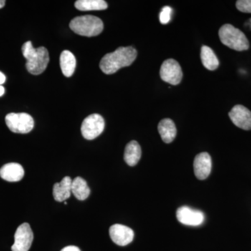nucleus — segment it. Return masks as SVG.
Instances as JSON below:
<instances>
[{
    "mask_svg": "<svg viewBox=\"0 0 251 251\" xmlns=\"http://www.w3.org/2000/svg\"><path fill=\"white\" fill-rule=\"evenodd\" d=\"M137 55L138 52L131 46L120 47L114 52L105 54L100 60L99 67L104 74L111 75L121 68L131 65Z\"/></svg>",
    "mask_w": 251,
    "mask_h": 251,
    "instance_id": "nucleus-1",
    "label": "nucleus"
},
{
    "mask_svg": "<svg viewBox=\"0 0 251 251\" xmlns=\"http://www.w3.org/2000/svg\"><path fill=\"white\" fill-rule=\"evenodd\" d=\"M22 52L27 60L26 68L32 75H39L46 70L50 61L49 53L45 47L34 49L31 41L22 46Z\"/></svg>",
    "mask_w": 251,
    "mask_h": 251,
    "instance_id": "nucleus-2",
    "label": "nucleus"
},
{
    "mask_svg": "<svg viewBox=\"0 0 251 251\" xmlns=\"http://www.w3.org/2000/svg\"><path fill=\"white\" fill-rule=\"evenodd\" d=\"M71 29L78 35L92 37L100 34L103 29V21L97 16H78L69 24Z\"/></svg>",
    "mask_w": 251,
    "mask_h": 251,
    "instance_id": "nucleus-3",
    "label": "nucleus"
},
{
    "mask_svg": "<svg viewBox=\"0 0 251 251\" xmlns=\"http://www.w3.org/2000/svg\"><path fill=\"white\" fill-rule=\"evenodd\" d=\"M219 38L221 42L229 49L237 51L247 50L249 49V42L247 36L230 24H226L220 28Z\"/></svg>",
    "mask_w": 251,
    "mask_h": 251,
    "instance_id": "nucleus-4",
    "label": "nucleus"
},
{
    "mask_svg": "<svg viewBox=\"0 0 251 251\" xmlns=\"http://www.w3.org/2000/svg\"><path fill=\"white\" fill-rule=\"evenodd\" d=\"M8 128L16 133H29L34 128L32 117L27 113H9L5 117Z\"/></svg>",
    "mask_w": 251,
    "mask_h": 251,
    "instance_id": "nucleus-5",
    "label": "nucleus"
},
{
    "mask_svg": "<svg viewBox=\"0 0 251 251\" xmlns=\"http://www.w3.org/2000/svg\"><path fill=\"white\" fill-rule=\"evenodd\" d=\"M105 128V121L101 115L92 114L82 122L81 126V133L85 139H95L103 133Z\"/></svg>",
    "mask_w": 251,
    "mask_h": 251,
    "instance_id": "nucleus-6",
    "label": "nucleus"
},
{
    "mask_svg": "<svg viewBox=\"0 0 251 251\" xmlns=\"http://www.w3.org/2000/svg\"><path fill=\"white\" fill-rule=\"evenodd\" d=\"M160 75L165 82L177 85L182 80L183 73L179 63L175 59H168L162 64Z\"/></svg>",
    "mask_w": 251,
    "mask_h": 251,
    "instance_id": "nucleus-7",
    "label": "nucleus"
},
{
    "mask_svg": "<svg viewBox=\"0 0 251 251\" xmlns=\"http://www.w3.org/2000/svg\"><path fill=\"white\" fill-rule=\"evenodd\" d=\"M14 239V245L11 247L12 251H29L34 239V234L29 224L25 223L21 225L16 229Z\"/></svg>",
    "mask_w": 251,
    "mask_h": 251,
    "instance_id": "nucleus-8",
    "label": "nucleus"
},
{
    "mask_svg": "<svg viewBox=\"0 0 251 251\" xmlns=\"http://www.w3.org/2000/svg\"><path fill=\"white\" fill-rule=\"evenodd\" d=\"M176 218L181 224L189 226H201L204 221V215L202 211L187 206H181L177 209Z\"/></svg>",
    "mask_w": 251,
    "mask_h": 251,
    "instance_id": "nucleus-9",
    "label": "nucleus"
},
{
    "mask_svg": "<svg viewBox=\"0 0 251 251\" xmlns=\"http://www.w3.org/2000/svg\"><path fill=\"white\" fill-rule=\"evenodd\" d=\"M112 242L117 245L125 247L133 242L134 232L133 229L121 224H115L109 229Z\"/></svg>",
    "mask_w": 251,
    "mask_h": 251,
    "instance_id": "nucleus-10",
    "label": "nucleus"
},
{
    "mask_svg": "<svg viewBox=\"0 0 251 251\" xmlns=\"http://www.w3.org/2000/svg\"><path fill=\"white\" fill-rule=\"evenodd\" d=\"M229 117L236 126L251 130V112L244 105H237L229 112Z\"/></svg>",
    "mask_w": 251,
    "mask_h": 251,
    "instance_id": "nucleus-11",
    "label": "nucleus"
},
{
    "mask_svg": "<svg viewBox=\"0 0 251 251\" xmlns=\"http://www.w3.org/2000/svg\"><path fill=\"white\" fill-rule=\"evenodd\" d=\"M193 168H194L195 175L198 179H206L210 175L211 168H212L210 155L206 152L198 154L195 158Z\"/></svg>",
    "mask_w": 251,
    "mask_h": 251,
    "instance_id": "nucleus-12",
    "label": "nucleus"
},
{
    "mask_svg": "<svg viewBox=\"0 0 251 251\" xmlns=\"http://www.w3.org/2000/svg\"><path fill=\"white\" fill-rule=\"evenodd\" d=\"M24 175L25 171L22 166L16 163H7L0 169V176L5 181L10 182L21 181Z\"/></svg>",
    "mask_w": 251,
    "mask_h": 251,
    "instance_id": "nucleus-13",
    "label": "nucleus"
},
{
    "mask_svg": "<svg viewBox=\"0 0 251 251\" xmlns=\"http://www.w3.org/2000/svg\"><path fill=\"white\" fill-rule=\"evenodd\" d=\"M72 179L70 176L63 178L60 182L54 184L53 196L54 200L57 202H64L68 199L72 194Z\"/></svg>",
    "mask_w": 251,
    "mask_h": 251,
    "instance_id": "nucleus-14",
    "label": "nucleus"
},
{
    "mask_svg": "<svg viewBox=\"0 0 251 251\" xmlns=\"http://www.w3.org/2000/svg\"><path fill=\"white\" fill-rule=\"evenodd\" d=\"M158 133L161 139L166 143H171L176 135V128L174 122L171 119H163L158 126Z\"/></svg>",
    "mask_w": 251,
    "mask_h": 251,
    "instance_id": "nucleus-15",
    "label": "nucleus"
},
{
    "mask_svg": "<svg viewBox=\"0 0 251 251\" xmlns=\"http://www.w3.org/2000/svg\"><path fill=\"white\" fill-rule=\"evenodd\" d=\"M142 151L138 142L133 140L126 146L124 158L128 166H135L141 158Z\"/></svg>",
    "mask_w": 251,
    "mask_h": 251,
    "instance_id": "nucleus-16",
    "label": "nucleus"
},
{
    "mask_svg": "<svg viewBox=\"0 0 251 251\" xmlns=\"http://www.w3.org/2000/svg\"><path fill=\"white\" fill-rule=\"evenodd\" d=\"M60 67L64 76L71 77L76 67V59L72 52L64 50L60 55Z\"/></svg>",
    "mask_w": 251,
    "mask_h": 251,
    "instance_id": "nucleus-17",
    "label": "nucleus"
},
{
    "mask_svg": "<svg viewBox=\"0 0 251 251\" xmlns=\"http://www.w3.org/2000/svg\"><path fill=\"white\" fill-rule=\"evenodd\" d=\"M72 193L79 201H85L90 196V189L87 181L77 176L72 181Z\"/></svg>",
    "mask_w": 251,
    "mask_h": 251,
    "instance_id": "nucleus-18",
    "label": "nucleus"
},
{
    "mask_svg": "<svg viewBox=\"0 0 251 251\" xmlns=\"http://www.w3.org/2000/svg\"><path fill=\"white\" fill-rule=\"evenodd\" d=\"M201 60L206 69L214 71L219 67V61L213 50L209 46H203L201 49Z\"/></svg>",
    "mask_w": 251,
    "mask_h": 251,
    "instance_id": "nucleus-19",
    "label": "nucleus"
},
{
    "mask_svg": "<svg viewBox=\"0 0 251 251\" xmlns=\"http://www.w3.org/2000/svg\"><path fill=\"white\" fill-rule=\"evenodd\" d=\"M75 6L82 11H101L108 8V4L103 0H77Z\"/></svg>",
    "mask_w": 251,
    "mask_h": 251,
    "instance_id": "nucleus-20",
    "label": "nucleus"
},
{
    "mask_svg": "<svg viewBox=\"0 0 251 251\" xmlns=\"http://www.w3.org/2000/svg\"><path fill=\"white\" fill-rule=\"evenodd\" d=\"M172 12H173V10L170 6H164L162 9L159 16L160 22L161 24L166 25L171 21Z\"/></svg>",
    "mask_w": 251,
    "mask_h": 251,
    "instance_id": "nucleus-21",
    "label": "nucleus"
},
{
    "mask_svg": "<svg viewBox=\"0 0 251 251\" xmlns=\"http://www.w3.org/2000/svg\"><path fill=\"white\" fill-rule=\"evenodd\" d=\"M239 11L244 13H251V0H239L236 3Z\"/></svg>",
    "mask_w": 251,
    "mask_h": 251,
    "instance_id": "nucleus-22",
    "label": "nucleus"
},
{
    "mask_svg": "<svg viewBox=\"0 0 251 251\" xmlns=\"http://www.w3.org/2000/svg\"><path fill=\"white\" fill-rule=\"evenodd\" d=\"M61 251H80V250L79 248L75 247V246H69V247L64 248Z\"/></svg>",
    "mask_w": 251,
    "mask_h": 251,
    "instance_id": "nucleus-23",
    "label": "nucleus"
},
{
    "mask_svg": "<svg viewBox=\"0 0 251 251\" xmlns=\"http://www.w3.org/2000/svg\"><path fill=\"white\" fill-rule=\"evenodd\" d=\"M5 81H6V76H5L4 74L2 72H0V85L4 84Z\"/></svg>",
    "mask_w": 251,
    "mask_h": 251,
    "instance_id": "nucleus-24",
    "label": "nucleus"
},
{
    "mask_svg": "<svg viewBox=\"0 0 251 251\" xmlns=\"http://www.w3.org/2000/svg\"><path fill=\"white\" fill-rule=\"evenodd\" d=\"M5 92L4 87L3 86L0 85V97L4 95Z\"/></svg>",
    "mask_w": 251,
    "mask_h": 251,
    "instance_id": "nucleus-25",
    "label": "nucleus"
},
{
    "mask_svg": "<svg viewBox=\"0 0 251 251\" xmlns=\"http://www.w3.org/2000/svg\"><path fill=\"white\" fill-rule=\"evenodd\" d=\"M5 3H6V1H4V0H0V9L4 7Z\"/></svg>",
    "mask_w": 251,
    "mask_h": 251,
    "instance_id": "nucleus-26",
    "label": "nucleus"
},
{
    "mask_svg": "<svg viewBox=\"0 0 251 251\" xmlns=\"http://www.w3.org/2000/svg\"><path fill=\"white\" fill-rule=\"evenodd\" d=\"M249 24H250V27L251 28V18L250 20H249Z\"/></svg>",
    "mask_w": 251,
    "mask_h": 251,
    "instance_id": "nucleus-27",
    "label": "nucleus"
}]
</instances>
